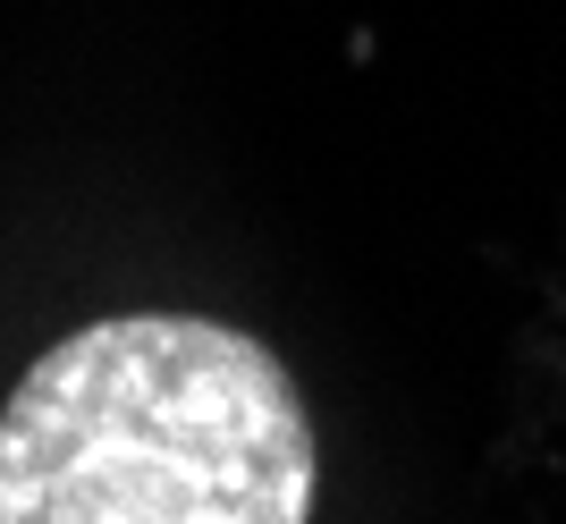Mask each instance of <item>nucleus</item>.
<instances>
[{"mask_svg": "<svg viewBox=\"0 0 566 524\" xmlns=\"http://www.w3.org/2000/svg\"><path fill=\"white\" fill-rule=\"evenodd\" d=\"M287 364L203 313H111L0 406V524H313Z\"/></svg>", "mask_w": 566, "mask_h": 524, "instance_id": "1", "label": "nucleus"}]
</instances>
